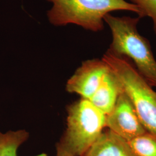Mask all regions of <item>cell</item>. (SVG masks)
<instances>
[{
    "instance_id": "1",
    "label": "cell",
    "mask_w": 156,
    "mask_h": 156,
    "mask_svg": "<svg viewBox=\"0 0 156 156\" xmlns=\"http://www.w3.org/2000/svg\"><path fill=\"white\" fill-rule=\"evenodd\" d=\"M140 17L115 16L107 14L104 20L111 31L112 41L108 51L132 61L138 73L156 87V60L149 41L138 30Z\"/></svg>"
},
{
    "instance_id": "5",
    "label": "cell",
    "mask_w": 156,
    "mask_h": 156,
    "mask_svg": "<svg viewBox=\"0 0 156 156\" xmlns=\"http://www.w3.org/2000/svg\"><path fill=\"white\" fill-rule=\"evenodd\" d=\"M106 126L107 129L127 141L147 131L131 101L123 91L112 111L106 115Z\"/></svg>"
},
{
    "instance_id": "10",
    "label": "cell",
    "mask_w": 156,
    "mask_h": 156,
    "mask_svg": "<svg viewBox=\"0 0 156 156\" xmlns=\"http://www.w3.org/2000/svg\"><path fill=\"white\" fill-rule=\"evenodd\" d=\"M135 156H156V135L149 131L128 141Z\"/></svg>"
},
{
    "instance_id": "2",
    "label": "cell",
    "mask_w": 156,
    "mask_h": 156,
    "mask_svg": "<svg viewBox=\"0 0 156 156\" xmlns=\"http://www.w3.org/2000/svg\"><path fill=\"white\" fill-rule=\"evenodd\" d=\"M53 4L48 12L50 23L55 26L76 24L93 32L102 31L104 19L116 11H127L141 18L140 9L127 0H47Z\"/></svg>"
},
{
    "instance_id": "7",
    "label": "cell",
    "mask_w": 156,
    "mask_h": 156,
    "mask_svg": "<svg viewBox=\"0 0 156 156\" xmlns=\"http://www.w3.org/2000/svg\"><path fill=\"white\" fill-rule=\"evenodd\" d=\"M122 91L117 77L109 67V71L102 78L98 89L89 101L107 115L114 108Z\"/></svg>"
},
{
    "instance_id": "9",
    "label": "cell",
    "mask_w": 156,
    "mask_h": 156,
    "mask_svg": "<svg viewBox=\"0 0 156 156\" xmlns=\"http://www.w3.org/2000/svg\"><path fill=\"white\" fill-rule=\"evenodd\" d=\"M29 137L24 129L0 131V156H17V151Z\"/></svg>"
},
{
    "instance_id": "6",
    "label": "cell",
    "mask_w": 156,
    "mask_h": 156,
    "mask_svg": "<svg viewBox=\"0 0 156 156\" xmlns=\"http://www.w3.org/2000/svg\"><path fill=\"white\" fill-rule=\"evenodd\" d=\"M109 67L102 58L91 59L82 62L67 83V90L89 100L94 94Z\"/></svg>"
},
{
    "instance_id": "12",
    "label": "cell",
    "mask_w": 156,
    "mask_h": 156,
    "mask_svg": "<svg viewBox=\"0 0 156 156\" xmlns=\"http://www.w3.org/2000/svg\"><path fill=\"white\" fill-rule=\"evenodd\" d=\"M55 156H73L69 152L62 148L58 143L56 144V154Z\"/></svg>"
},
{
    "instance_id": "11",
    "label": "cell",
    "mask_w": 156,
    "mask_h": 156,
    "mask_svg": "<svg viewBox=\"0 0 156 156\" xmlns=\"http://www.w3.org/2000/svg\"><path fill=\"white\" fill-rule=\"evenodd\" d=\"M136 6L141 12V18L149 17L153 23L154 31L156 34V0H129Z\"/></svg>"
},
{
    "instance_id": "3",
    "label": "cell",
    "mask_w": 156,
    "mask_h": 156,
    "mask_svg": "<svg viewBox=\"0 0 156 156\" xmlns=\"http://www.w3.org/2000/svg\"><path fill=\"white\" fill-rule=\"evenodd\" d=\"M102 58L117 77L146 129L156 135V91L128 58L108 51Z\"/></svg>"
},
{
    "instance_id": "4",
    "label": "cell",
    "mask_w": 156,
    "mask_h": 156,
    "mask_svg": "<svg viewBox=\"0 0 156 156\" xmlns=\"http://www.w3.org/2000/svg\"><path fill=\"white\" fill-rule=\"evenodd\" d=\"M106 115L81 98L67 109V128L58 144L73 156H82L106 128Z\"/></svg>"
},
{
    "instance_id": "8",
    "label": "cell",
    "mask_w": 156,
    "mask_h": 156,
    "mask_svg": "<svg viewBox=\"0 0 156 156\" xmlns=\"http://www.w3.org/2000/svg\"><path fill=\"white\" fill-rule=\"evenodd\" d=\"M82 156H135L128 141L107 129Z\"/></svg>"
}]
</instances>
